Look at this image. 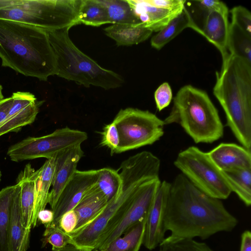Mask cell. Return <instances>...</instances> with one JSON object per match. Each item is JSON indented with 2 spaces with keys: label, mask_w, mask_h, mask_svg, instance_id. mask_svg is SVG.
I'll use <instances>...</instances> for the list:
<instances>
[{
  "label": "cell",
  "mask_w": 251,
  "mask_h": 251,
  "mask_svg": "<svg viewBox=\"0 0 251 251\" xmlns=\"http://www.w3.org/2000/svg\"><path fill=\"white\" fill-rule=\"evenodd\" d=\"M35 170L30 164H26L19 174L17 183L20 186V204L22 222L25 227L30 229L34 210Z\"/></svg>",
  "instance_id": "cell-20"
},
{
  "label": "cell",
  "mask_w": 251,
  "mask_h": 251,
  "mask_svg": "<svg viewBox=\"0 0 251 251\" xmlns=\"http://www.w3.org/2000/svg\"><path fill=\"white\" fill-rule=\"evenodd\" d=\"M55 166V157L45 161L38 170L35 171L34 179L35 201L32 219V227L37 224L39 212L48 203L49 190L51 186Z\"/></svg>",
  "instance_id": "cell-19"
},
{
  "label": "cell",
  "mask_w": 251,
  "mask_h": 251,
  "mask_svg": "<svg viewBox=\"0 0 251 251\" xmlns=\"http://www.w3.org/2000/svg\"><path fill=\"white\" fill-rule=\"evenodd\" d=\"M232 22L251 36V14L250 11L242 6L234 7L231 10Z\"/></svg>",
  "instance_id": "cell-34"
},
{
  "label": "cell",
  "mask_w": 251,
  "mask_h": 251,
  "mask_svg": "<svg viewBox=\"0 0 251 251\" xmlns=\"http://www.w3.org/2000/svg\"><path fill=\"white\" fill-rule=\"evenodd\" d=\"M158 246L159 251H215L205 243L171 235L165 238Z\"/></svg>",
  "instance_id": "cell-32"
},
{
  "label": "cell",
  "mask_w": 251,
  "mask_h": 251,
  "mask_svg": "<svg viewBox=\"0 0 251 251\" xmlns=\"http://www.w3.org/2000/svg\"><path fill=\"white\" fill-rule=\"evenodd\" d=\"M231 192L247 206L251 204V168L222 171Z\"/></svg>",
  "instance_id": "cell-27"
},
{
  "label": "cell",
  "mask_w": 251,
  "mask_h": 251,
  "mask_svg": "<svg viewBox=\"0 0 251 251\" xmlns=\"http://www.w3.org/2000/svg\"><path fill=\"white\" fill-rule=\"evenodd\" d=\"M192 5L201 12L204 21L208 14L213 11L228 14V9L223 2L218 0H202L191 1Z\"/></svg>",
  "instance_id": "cell-36"
},
{
  "label": "cell",
  "mask_w": 251,
  "mask_h": 251,
  "mask_svg": "<svg viewBox=\"0 0 251 251\" xmlns=\"http://www.w3.org/2000/svg\"><path fill=\"white\" fill-rule=\"evenodd\" d=\"M78 24L94 26L109 24L106 9L100 0H81Z\"/></svg>",
  "instance_id": "cell-28"
},
{
  "label": "cell",
  "mask_w": 251,
  "mask_h": 251,
  "mask_svg": "<svg viewBox=\"0 0 251 251\" xmlns=\"http://www.w3.org/2000/svg\"><path fill=\"white\" fill-rule=\"evenodd\" d=\"M11 97L13 101L6 120L0 125V137L17 132L23 126L34 122L39 112L40 101L29 92H17Z\"/></svg>",
  "instance_id": "cell-14"
},
{
  "label": "cell",
  "mask_w": 251,
  "mask_h": 251,
  "mask_svg": "<svg viewBox=\"0 0 251 251\" xmlns=\"http://www.w3.org/2000/svg\"><path fill=\"white\" fill-rule=\"evenodd\" d=\"M240 251H251V232L249 230L244 231L241 235Z\"/></svg>",
  "instance_id": "cell-42"
},
{
  "label": "cell",
  "mask_w": 251,
  "mask_h": 251,
  "mask_svg": "<svg viewBox=\"0 0 251 251\" xmlns=\"http://www.w3.org/2000/svg\"><path fill=\"white\" fill-rule=\"evenodd\" d=\"M100 145L105 146L110 150L111 154L116 153L120 143L119 135L114 122L106 125L101 132Z\"/></svg>",
  "instance_id": "cell-35"
},
{
  "label": "cell",
  "mask_w": 251,
  "mask_h": 251,
  "mask_svg": "<svg viewBox=\"0 0 251 251\" xmlns=\"http://www.w3.org/2000/svg\"><path fill=\"white\" fill-rule=\"evenodd\" d=\"M11 97L0 100V125L6 120L12 104Z\"/></svg>",
  "instance_id": "cell-40"
},
{
  "label": "cell",
  "mask_w": 251,
  "mask_h": 251,
  "mask_svg": "<svg viewBox=\"0 0 251 251\" xmlns=\"http://www.w3.org/2000/svg\"><path fill=\"white\" fill-rule=\"evenodd\" d=\"M113 122L120 139L116 153L151 145L164 134L163 120L148 110L130 107L122 109Z\"/></svg>",
  "instance_id": "cell-9"
},
{
  "label": "cell",
  "mask_w": 251,
  "mask_h": 251,
  "mask_svg": "<svg viewBox=\"0 0 251 251\" xmlns=\"http://www.w3.org/2000/svg\"><path fill=\"white\" fill-rule=\"evenodd\" d=\"M147 217L131 226L123 237H119L100 251H139L143 244Z\"/></svg>",
  "instance_id": "cell-26"
},
{
  "label": "cell",
  "mask_w": 251,
  "mask_h": 251,
  "mask_svg": "<svg viewBox=\"0 0 251 251\" xmlns=\"http://www.w3.org/2000/svg\"><path fill=\"white\" fill-rule=\"evenodd\" d=\"M228 16L227 13L211 11L204 21L201 32V35L220 51L223 61L229 54L227 48L229 25Z\"/></svg>",
  "instance_id": "cell-18"
},
{
  "label": "cell",
  "mask_w": 251,
  "mask_h": 251,
  "mask_svg": "<svg viewBox=\"0 0 251 251\" xmlns=\"http://www.w3.org/2000/svg\"><path fill=\"white\" fill-rule=\"evenodd\" d=\"M238 223L221 200L201 191L182 174L171 183L163 221L170 235L205 240L218 232L232 231Z\"/></svg>",
  "instance_id": "cell-1"
},
{
  "label": "cell",
  "mask_w": 251,
  "mask_h": 251,
  "mask_svg": "<svg viewBox=\"0 0 251 251\" xmlns=\"http://www.w3.org/2000/svg\"><path fill=\"white\" fill-rule=\"evenodd\" d=\"M84 155L81 145L69 148L55 157V166L48 203L52 210L62 190L76 171L77 165Z\"/></svg>",
  "instance_id": "cell-15"
},
{
  "label": "cell",
  "mask_w": 251,
  "mask_h": 251,
  "mask_svg": "<svg viewBox=\"0 0 251 251\" xmlns=\"http://www.w3.org/2000/svg\"><path fill=\"white\" fill-rule=\"evenodd\" d=\"M108 203L103 194L96 184L93 185L74 209L78 219L75 230L80 229L94 220L104 209Z\"/></svg>",
  "instance_id": "cell-21"
},
{
  "label": "cell",
  "mask_w": 251,
  "mask_h": 251,
  "mask_svg": "<svg viewBox=\"0 0 251 251\" xmlns=\"http://www.w3.org/2000/svg\"><path fill=\"white\" fill-rule=\"evenodd\" d=\"M95 184L109 202L120 195L122 179L118 170L104 168L98 170V178Z\"/></svg>",
  "instance_id": "cell-31"
},
{
  "label": "cell",
  "mask_w": 251,
  "mask_h": 251,
  "mask_svg": "<svg viewBox=\"0 0 251 251\" xmlns=\"http://www.w3.org/2000/svg\"><path fill=\"white\" fill-rule=\"evenodd\" d=\"M88 138L82 131L66 127L41 137H28L11 146L7 155L15 162L55 157L60 152L81 144Z\"/></svg>",
  "instance_id": "cell-10"
},
{
  "label": "cell",
  "mask_w": 251,
  "mask_h": 251,
  "mask_svg": "<svg viewBox=\"0 0 251 251\" xmlns=\"http://www.w3.org/2000/svg\"><path fill=\"white\" fill-rule=\"evenodd\" d=\"M118 170L122 179V190L119 196L109 201L91 222L69 234V244L79 250H96L100 240L111 230L121 218L141 185L151 179L148 169L136 161H123Z\"/></svg>",
  "instance_id": "cell-4"
},
{
  "label": "cell",
  "mask_w": 251,
  "mask_h": 251,
  "mask_svg": "<svg viewBox=\"0 0 251 251\" xmlns=\"http://www.w3.org/2000/svg\"><path fill=\"white\" fill-rule=\"evenodd\" d=\"M52 251H83L78 249L74 245L68 244L63 248L60 249H55L52 248Z\"/></svg>",
  "instance_id": "cell-43"
},
{
  "label": "cell",
  "mask_w": 251,
  "mask_h": 251,
  "mask_svg": "<svg viewBox=\"0 0 251 251\" xmlns=\"http://www.w3.org/2000/svg\"><path fill=\"white\" fill-rule=\"evenodd\" d=\"M170 186L171 183L161 181L147 215L143 244L149 250L165 239L163 221Z\"/></svg>",
  "instance_id": "cell-13"
},
{
  "label": "cell",
  "mask_w": 251,
  "mask_h": 251,
  "mask_svg": "<svg viewBox=\"0 0 251 251\" xmlns=\"http://www.w3.org/2000/svg\"><path fill=\"white\" fill-rule=\"evenodd\" d=\"M97 178L98 170H76L58 197L52 210L54 219L51 224L58 225L62 215L74 209L87 191L96 184Z\"/></svg>",
  "instance_id": "cell-12"
},
{
  "label": "cell",
  "mask_w": 251,
  "mask_h": 251,
  "mask_svg": "<svg viewBox=\"0 0 251 251\" xmlns=\"http://www.w3.org/2000/svg\"><path fill=\"white\" fill-rule=\"evenodd\" d=\"M207 153L221 171L251 168V150L242 146L222 143Z\"/></svg>",
  "instance_id": "cell-17"
},
{
  "label": "cell",
  "mask_w": 251,
  "mask_h": 251,
  "mask_svg": "<svg viewBox=\"0 0 251 251\" xmlns=\"http://www.w3.org/2000/svg\"><path fill=\"white\" fill-rule=\"evenodd\" d=\"M1 172L0 169V181H1Z\"/></svg>",
  "instance_id": "cell-45"
},
{
  "label": "cell",
  "mask_w": 251,
  "mask_h": 251,
  "mask_svg": "<svg viewBox=\"0 0 251 251\" xmlns=\"http://www.w3.org/2000/svg\"><path fill=\"white\" fill-rule=\"evenodd\" d=\"M77 222V215L73 209L62 215L58 221V226L65 232L70 234L75 229Z\"/></svg>",
  "instance_id": "cell-38"
},
{
  "label": "cell",
  "mask_w": 251,
  "mask_h": 251,
  "mask_svg": "<svg viewBox=\"0 0 251 251\" xmlns=\"http://www.w3.org/2000/svg\"><path fill=\"white\" fill-rule=\"evenodd\" d=\"M107 36L116 41L118 46L138 44L146 40L152 31L138 25L114 24L104 29Z\"/></svg>",
  "instance_id": "cell-24"
},
{
  "label": "cell",
  "mask_w": 251,
  "mask_h": 251,
  "mask_svg": "<svg viewBox=\"0 0 251 251\" xmlns=\"http://www.w3.org/2000/svg\"><path fill=\"white\" fill-rule=\"evenodd\" d=\"M71 28L48 32L56 59V75L86 87L108 90L122 86L124 80L120 75L102 68L74 45L69 35Z\"/></svg>",
  "instance_id": "cell-6"
},
{
  "label": "cell",
  "mask_w": 251,
  "mask_h": 251,
  "mask_svg": "<svg viewBox=\"0 0 251 251\" xmlns=\"http://www.w3.org/2000/svg\"><path fill=\"white\" fill-rule=\"evenodd\" d=\"M165 125H179L196 143H212L220 139L224 128L218 111L206 92L187 85L181 87Z\"/></svg>",
  "instance_id": "cell-5"
},
{
  "label": "cell",
  "mask_w": 251,
  "mask_h": 251,
  "mask_svg": "<svg viewBox=\"0 0 251 251\" xmlns=\"http://www.w3.org/2000/svg\"><path fill=\"white\" fill-rule=\"evenodd\" d=\"M213 94L222 107L227 126L241 145L251 148V64L229 54L216 72Z\"/></svg>",
  "instance_id": "cell-3"
},
{
  "label": "cell",
  "mask_w": 251,
  "mask_h": 251,
  "mask_svg": "<svg viewBox=\"0 0 251 251\" xmlns=\"http://www.w3.org/2000/svg\"><path fill=\"white\" fill-rule=\"evenodd\" d=\"M172 91L168 83L161 84L154 93V99L157 109L160 111L167 107L172 100Z\"/></svg>",
  "instance_id": "cell-37"
},
{
  "label": "cell",
  "mask_w": 251,
  "mask_h": 251,
  "mask_svg": "<svg viewBox=\"0 0 251 251\" xmlns=\"http://www.w3.org/2000/svg\"><path fill=\"white\" fill-rule=\"evenodd\" d=\"M142 27L158 32L181 13L184 7L175 10L159 8L150 4L147 0H127ZM185 6V5H184Z\"/></svg>",
  "instance_id": "cell-16"
},
{
  "label": "cell",
  "mask_w": 251,
  "mask_h": 251,
  "mask_svg": "<svg viewBox=\"0 0 251 251\" xmlns=\"http://www.w3.org/2000/svg\"><path fill=\"white\" fill-rule=\"evenodd\" d=\"M0 58L2 66L41 80L57 73L48 31L25 24L0 19Z\"/></svg>",
  "instance_id": "cell-2"
},
{
  "label": "cell",
  "mask_w": 251,
  "mask_h": 251,
  "mask_svg": "<svg viewBox=\"0 0 251 251\" xmlns=\"http://www.w3.org/2000/svg\"><path fill=\"white\" fill-rule=\"evenodd\" d=\"M30 233V229L25 228L22 222L20 186L18 184L11 214L9 232L10 251H27L29 247Z\"/></svg>",
  "instance_id": "cell-22"
},
{
  "label": "cell",
  "mask_w": 251,
  "mask_h": 251,
  "mask_svg": "<svg viewBox=\"0 0 251 251\" xmlns=\"http://www.w3.org/2000/svg\"><path fill=\"white\" fill-rule=\"evenodd\" d=\"M227 48L229 54L251 64V36L232 23L229 25Z\"/></svg>",
  "instance_id": "cell-30"
},
{
  "label": "cell",
  "mask_w": 251,
  "mask_h": 251,
  "mask_svg": "<svg viewBox=\"0 0 251 251\" xmlns=\"http://www.w3.org/2000/svg\"><path fill=\"white\" fill-rule=\"evenodd\" d=\"M3 99H4V97L2 93V86L0 84V100Z\"/></svg>",
  "instance_id": "cell-44"
},
{
  "label": "cell",
  "mask_w": 251,
  "mask_h": 251,
  "mask_svg": "<svg viewBox=\"0 0 251 251\" xmlns=\"http://www.w3.org/2000/svg\"><path fill=\"white\" fill-rule=\"evenodd\" d=\"M187 27L191 28L200 33L199 29L184 6L181 13L152 37L151 46L155 49L160 50Z\"/></svg>",
  "instance_id": "cell-23"
},
{
  "label": "cell",
  "mask_w": 251,
  "mask_h": 251,
  "mask_svg": "<svg viewBox=\"0 0 251 251\" xmlns=\"http://www.w3.org/2000/svg\"><path fill=\"white\" fill-rule=\"evenodd\" d=\"M106 10L109 24H141L127 0H100Z\"/></svg>",
  "instance_id": "cell-29"
},
{
  "label": "cell",
  "mask_w": 251,
  "mask_h": 251,
  "mask_svg": "<svg viewBox=\"0 0 251 251\" xmlns=\"http://www.w3.org/2000/svg\"><path fill=\"white\" fill-rule=\"evenodd\" d=\"M81 0H0V19L48 32L78 25Z\"/></svg>",
  "instance_id": "cell-7"
},
{
  "label": "cell",
  "mask_w": 251,
  "mask_h": 251,
  "mask_svg": "<svg viewBox=\"0 0 251 251\" xmlns=\"http://www.w3.org/2000/svg\"><path fill=\"white\" fill-rule=\"evenodd\" d=\"M174 164L193 185L206 195L219 200L232 192L222 172L205 152L191 146L177 154Z\"/></svg>",
  "instance_id": "cell-8"
},
{
  "label": "cell",
  "mask_w": 251,
  "mask_h": 251,
  "mask_svg": "<svg viewBox=\"0 0 251 251\" xmlns=\"http://www.w3.org/2000/svg\"><path fill=\"white\" fill-rule=\"evenodd\" d=\"M18 184L0 191V251H10V224L13 201Z\"/></svg>",
  "instance_id": "cell-25"
},
{
  "label": "cell",
  "mask_w": 251,
  "mask_h": 251,
  "mask_svg": "<svg viewBox=\"0 0 251 251\" xmlns=\"http://www.w3.org/2000/svg\"><path fill=\"white\" fill-rule=\"evenodd\" d=\"M151 5L168 10H175L184 7L185 0H147Z\"/></svg>",
  "instance_id": "cell-39"
},
{
  "label": "cell",
  "mask_w": 251,
  "mask_h": 251,
  "mask_svg": "<svg viewBox=\"0 0 251 251\" xmlns=\"http://www.w3.org/2000/svg\"><path fill=\"white\" fill-rule=\"evenodd\" d=\"M159 177L143 184L123 216L111 230L98 242L96 250H100L114 239L121 236L131 226L147 217L160 183Z\"/></svg>",
  "instance_id": "cell-11"
},
{
  "label": "cell",
  "mask_w": 251,
  "mask_h": 251,
  "mask_svg": "<svg viewBox=\"0 0 251 251\" xmlns=\"http://www.w3.org/2000/svg\"><path fill=\"white\" fill-rule=\"evenodd\" d=\"M54 219V213L51 210L44 209L41 210L37 216V222H39L45 226L51 224Z\"/></svg>",
  "instance_id": "cell-41"
},
{
  "label": "cell",
  "mask_w": 251,
  "mask_h": 251,
  "mask_svg": "<svg viewBox=\"0 0 251 251\" xmlns=\"http://www.w3.org/2000/svg\"><path fill=\"white\" fill-rule=\"evenodd\" d=\"M45 226L46 228L41 239L42 247L50 244L52 248L60 249L70 243V235L65 232L58 225L50 224Z\"/></svg>",
  "instance_id": "cell-33"
}]
</instances>
